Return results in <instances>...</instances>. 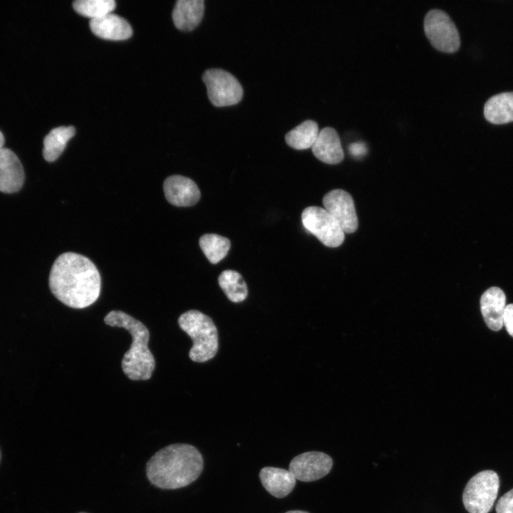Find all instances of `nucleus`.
<instances>
[{
    "label": "nucleus",
    "instance_id": "obj_26",
    "mask_svg": "<svg viewBox=\"0 0 513 513\" xmlns=\"http://www.w3.org/2000/svg\"><path fill=\"white\" fill-rule=\"evenodd\" d=\"M4 142V138L2 133L0 131V149L2 148Z\"/></svg>",
    "mask_w": 513,
    "mask_h": 513
},
{
    "label": "nucleus",
    "instance_id": "obj_8",
    "mask_svg": "<svg viewBox=\"0 0 513 513\" xmlns=\"http://www.w3.org/2000/svg\"><path fill=\"white\" fill-rule=\"evenodd\" d=\"M202 80L207 90L211 103L224 107L238 103L243 96V88L238 80L230 73L219 68L205 71Z\"/></svg>",
    "mask_w": 513,
    "mask_h": 513
},
{
    "label": "nucleus",
    "instance_id": "obj_5",
    "mask_svg": "<svg viewBox=\"0 0 513 513\" xmlns=\"http://www.w3.org/2000/svg\"><path fill=\"white\" fill-rule=\"evenodd\" d=\"M499 487L498 475L492 470L477 473L467 483L462 502L470 513H488L496 500Z\"/></svg>",
    "mask_w": 513,
    "mask_h": 513
},
{
    "label": "nucleus",
    "instance_id": "obj_20",
    "mask_svg": "<svg viewBox=\"0 0 513 513\" xmlns=\"http://www.w3.org/2000/svg\"><path fill=\"white\" fill-rule=\"evenodd\" d=\"M319 133L318 124L307 120L295 127L285 135L288 145L296 150H306L313 146Z\"/></svg>",
    "mask_w": 513,
    "mask_h": 513
},
{
    "label": "nucleus",
    "instance_id": "obj_3",
    "mask_svg": "<svg viewBox=\"0 0 513 513\" xmlns=\"http://www.w3.org/2000/svg\"><path fill=\"white\" fill-rule=\"evenodd\" d=\"M104 321L108 326L123 328L131 335V346L121 361L122 369L126 376L132 380L150 379L155 362L147 346L150 333L147 327L133 316L117 310L110 311L105 316Z\"/></svg>",
    "mask_w": 513,
    "mask_h": 513
},
{
    "label": "nucleus",
    "instance_id": "obj_19",
    "mask_svg": "<svg viewBox=\"0 0 513 513\" xmlns=\"http://www.w3.org/2000/svg\"><path fill=\"white\" fill-rule=\"evenodd\" d=\"M76 133L73 126L56 128L44 138L43 155L48 162H53L61 155L68 140Z\"/></svg>",
    "mask_w": 513,
    "mask_h": 513
},
{
    "label": "nucleus",
    "instance_id": "obj_16",
    "mask_svg": "<svg viewBox=\"0 0 513 513\" xmlns=\"http://www.w3.org/2000/svg\"><path fill=\"white\" fill-rule=\"evenodd\" d=\"M263 487L272 496L283 498L294 488L296 478L287 470L273 467H263L259 472Z\"/></svg>",
    "mask_w": 513,
    "mask_h": 513
},
{
    "label": "nucleus",
    "instance_id": "obj_27",
    "mask_svg": "<svg viewBox=\"0 0 513 513\" xmlns=\"http://www.w3.org/2000/svg\"><path fill=\"white\" fill-rule=\"evenodd\" d=\"M285 513H309V512H306V511H301V510H291V511H288Z\"/></svg>",
    "mask_w": 513,
    "mask_h": 513
},
{
    "label": "nucleus",
    "instance_id": "obj_24",
    "mask_svg": "<svg viewBox=\"0 0 513 513\" xmlns=\"http://www.w3.org/2000/svg\"><path fill=\"white\" fill-rule=\"evenodd\" d=\"M497 513H513V489L502 495L496 504Z\"/></svg>",
    "mask_w": 513,
    "mask_h": 513
},
{
    "label": "nucleus",
    "instance_id": "obj_9",
    "mask_svg": "<svg viewBox=\"0 0 513 513\" xmlns=\"http://www.w3.org/2000/svg\"><path fill=\"white\" fill-rule=\"evenodd\" d=\"M324 209L338 222L344 233L351 234L358 226L354 202L351 195L341 189L333 190L323 197Z\"/></svg>",
    "mask_w": 513,
    "mask_h": 513
},
{
    "label": "nucleus",
    "instance_id": "obj_10",
    "mask_svg": "<svg viewBox=\"0 0 513 513\" xmlns=\"http://www.w3.org/2000/svg\"><path fill=\"white\" fill-rule=\"evenodd\" d=\"M331 457L322 452L310 451L294 457L289 464V471L296 480L313 482L326 476L331 470Z\"/></svg>",
    "mask_w": 513,
    "mask_h": 513
},
{
    "label": "nucleus",
    "instance_id": "obj_6",
    "mask_svg": "<svg viewBox=\"0 0 513 513\" xmlns=\"http://www.w3.org/2000/svg\"><path fill=\"white\" fill-rule=\"evenodd\" d=\"M424 31L431 45L439 51L452 53L460 46L458 30L445 11H429L424 19Z\"/></svg>",
    "mask_w": 513,
    "mask_h": 513
},
{
    "label": "nucleus",
    "instance_id": "obj_1",
    "mask_svg": "<svg viewBox=\"0 0 513 513\" xmlns=\"http://www.w3.org/2000/svg\"><path fill=\"white\" fill-rule=\"evenodd\" d=\"M48 283L56 298L74 309L90 306L100 293L101 278L97 267L86 256L73 252L63 253L56 259Z\"/></svg>",
    "mask_w": 513,
    "mask_h": 513
},
{
    "label": "nucleus",
    "instance_id": "obj_17",
    "mask_svg": "<svg viewBox=\"0 0 513 513\" xmlns=\"http://www.w3.org/2000/svg\"><path fill=\"white\" fill-rule=\"evenodd\" d=\"M204 11V0H178L172 11L174 24L179 30L190 31L201 22Z\"/></svg>",
    "mask_w": 513,
    "mask_h": 513
},
{
    "label": "nucleus",
    "instance_id": "obj_25",
    "mask_svg": "<svg viewBox=\"0 0 513 513\" xmlns=\"http://www.w3.org/2000/svg\"><path fill=\"white\" fill-rule=\"evenodd\" d=\"M503 326L508 333L513 337V304L506 306L503 315Z\"/></svg>",
    "mask_w": 513,
    "mask_h": 513
},
{
    "label": "nucleus",
    "instance_id": "obj_21",
    "mask_svg": "<svg viewBox=\"0 0 513 513\" xmlns=\"http://www.w3.org/2000/svg\"><path fill=\"white\" fill-rule=\"evenodd\" d=\"M218 283L232 302H242L248 295L247 284L242 275L236 271H223L218 277Z\"/></svg>",
    "mask_w": 513,
    "mask_h": 513
},
{
    "label": "nucleus",
    "instance_id": "obj_28",
    "mask_svg": "<svg viewBox=\"0 0 513 513\" xmlns=\"http://www.w3.org/2000/svg\"><path fill=\"white\" fill-rule=\"evenodd\" d=\"M0 460H1V452H0Z\"/></svg>",
    "mask_w": 513,
    "mask_h": 513
},
{
    "label": "nucleus",
    "instance_id": "obj_7",
    "mask_svg": "<svg viewBox=\"0 0 513 513\" xmlns=\"http://www.w3.org/2000/svg\"><path fill=\"white\" fill-rule=\"evenodd\" d=\"M301 222L304 228L326 247H338L344 241L345 233L340 224L324 208L306 207L301 213Z\"/></svg>",
    "mask_w": 513,
    "mask_h": 513
},
{
    "label": "nucleus",
    "instance_id": "obj_14",
    "mask_svg": "<svg viewBox=\"0 0 513 513\" xmlns=\"http://www.w3.org/2000/svg\"><path fill=\"white\" fill-rule=\"evenodd\" d=\"M506 296L496 286L487 289L480 299V309L487 326L492 331L503 326V315L506 307Z\"/></svg>",
    "mask_w": 513,
    "mask_h": 513
},
{
    "label": "nucleus",
    "instance_id": "obj_13",
    "mask_svg": "<svg viewBox=\"0 0 513 513\" xmlns=\"http://www.w3.org/2000/svg\"><path fill=\"white\" fill-rule=\"evenodd\" d=\"M311 150L317 159L326 164L336 165L344 158L339 135L333 128L326 127L319 131Z\"/></svg>",
    "mask_w": 513,
    "mask_h": 513
},
{
    "label": "nucleus",
    "instance_id": "obj_15",
    "mask_svg": "<svg viewBox=\"0 0 513 513\" xmlns=\"http://www.w3.org/2000/svg\"><path fill=\"white\" fill-rule=\"evenodd\" d=\"M90 28L95 36L111 41L125 40L133 34L129 23L121 16L112 13L91 19Z\"/></svg>",
    "mask_w": 513,
    "mask_h": 513
},
{
    "label": "nucleus",
    "instance_id": "obj_29",
    "mask_svg": "<svg viewBox=\"0 0 513 513\" xmlns=\"http://www.w3.org/2000/svg\"><path fill=\"white\" fill-rule=\"evenodd\" d=\"M81 513H85V512H81Z\"/></svg>",
    "mask_w": 513,
    "mask_h": 513
},
{
    "label": "nucleus",
    "instance_id": "obj_12",
    "mask_svg": "<svg viewBox=\"0 0 513 513\" xmlns=\"http://www.w3.org/2000/svg\"><path fill=\"white\" fill-rule=\"evenodd\" d=\"M24 181L23 166L16 154L8 148L0 149V191H19Z\"/></svg>",
    "mask_w": 513,
    "mask_h": 513
},
{
    "label": "nucleus",
    "instance_id": "obj_4",
    "mask_svg": "<svg viewBox=\"0 0 513 513\" xmlns=\"http://www.w3.org/2000/svg\"><path fill=\"white\" fill-rule=\"evenodd\" d=\"M177 321L193 341L189 351L192 361L204 363L214 357L218 351V334L210 317L197 310H190L181 314Z\"/></svg>",
    "mask_w": 513,
    "mask_h": 513
},
{
    "label": "nucleus",
    "instance_id": "obj_2",
    "mask_svg": "<svg viewBox=\"0 0 513 513\" xmlns=\"http://www.w3.org/2000/svg\"><path fill=\"white\" fill-rule=\"evenodd\" d=\"M204 461L200 451L188 444H172L157 452L147 462L150 482L161 489H178L200 475Z\"/></svg>",
    "mask_w": 513,
    "mask_h": 513
},
{
    "label": "nucleus",
    "instance_id": "obj_23",
    "mask_svg": "<svg viewBox=\"0 0 513 513\" xmlns=\"http://www.w3.org/2000/svg\"><path fill=\"white\" fill-rule=\"evenodd\" d=\"M73 7L79 14L91 19L110 14L115 8L113 0H77Z\"/></svg>",
    "mask_w": 513,
    "mask_h": 513
},
{
    "label": "nucleus",
    "instance_id": "obj_22",
    "mask_svg": "<svg viewBox=\"0 0 513 513\" xmlns=\"http://www.w3.org/2000/svg\"><path fill=\"white\" fill-rule=\"evenodd\" d=\"M200 247L212 264H217L228 254L231 243L228 238L216 234H205L199 240Z\"/></svg>",
    "mask_w": 513,
    "mask_h": 513
},
{
    "label": "nucleus",
    "instance_id": "obj_18",
    "mask_svg": "<svg viewBox=\"0 0 513 513\" xmlns=\"http://www.w3.org/2000/svg\"><path fill=\"white\" fill-rule=\"evenodd\" d=\"M484 115L493 124L513 121V92H504L490 97L484 104Z\"/></svg>",
    "mask_w": 513,
    "mask_h": 513
},
{
    "label": "nucleus",
    "instance_id": "obj_11",
    "mask_svg": "<svg viewBox=\"0 0 513 513\" xmlns=\"http://www.w3.org/2000/svg\"><path fill=\"white\" fill-rule=\"evenodd\" d=\"M163 190L167 200L177 207H190L200 199V191L190 178L172 175L165 179Z\"/></svg>",
    "mask_w": 513,
    "mask_h": 513
}]
</instances>
